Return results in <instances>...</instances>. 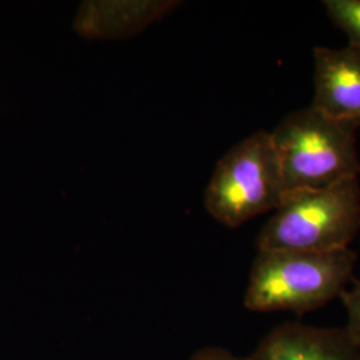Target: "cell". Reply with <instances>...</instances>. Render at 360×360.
Instances as JSON below:
<instances>
[{
    "mask_svg": "<svg viewBox=\"0 0 360 360\" xmlns=\"http://www.w3.org/2000/svg\"><path fill=\"white\" fill-rule=\"evenodd\" d=\"M330 20L348 37V44L360 50V0H324Z\"/></svg>",
    "mask_w": 360,
    "mask_h": 360,
    "instance_id": "8",
    "label": "cell"
},
{
    "mask_svg": "<svg viewBox=\"0 0 360 360\" xmlns=\"http://www.w3.org/2000/svg\"><path fill=\"white\" fill-rule=\"evenodd\" d=\"M190 360H248V358H239L224 348L207 347L195 352Z\"/></svg>",
    "mask_w": 360,
    "mask_h": 360,
    "instance_id": "10",
    "label": "cell"
},
{
    "mask_svg": "<svg viewBox=\"0 0 360 360\" xmlns=\"http://www.w3.org/2000/svg\"><path fill=\"white\" fill-rule=\"evenodd\" d=\"M352 123L309 105L285 116L271 134L287 191L322 190L358 178L360 162Z\"/></svg>",
    "mask_w": 360,
    "mask_h": 360,
    "instance_id": "3",
    "label": "cell"
},
{
    "mask_svg": "<svg viewBox=\"0 0 360 360\" xmlns=\"http://www.w3.org/2000/svg\"><path fill=\"white\" fill-rule=\"evenodd\" d=\"M287 193L270 132L257 131L219 159L205 193L207 212L229 229L281 206Z\"/></svg>",
    "mask_w": 360,
    "mask_h": 360,
    "instance_id": "4",
    "label": "cell"
},
{
    "mask_svg": "<svg viewBox=\"0 0 360 360\" xmlns=\"http://www.w3.org/2000/svg\"><path fill=\"white\" fill-rule=\"evenodd\" d=\"M275 211L257 236V250H345L360 231L359 179L322 190H290Z\"/></svg>",
    "mask_w": 360,
    "mask_h": 360,
    "instance_id": "2",
    "label": "cell"
},
{
    "mask_svg": "<svg viewBox=\"0 0 360 360\" xmlns=\"http://www.w3.org/2000/svg\"><path fill=\"white\" fill-rule=\"evenodd\" d=\"M250 360H360L345 328L285 323L266 335Z\"/></svg>",
    "mask_w": 360,
    "mask_h": 360,
    "instance_id": "7",
    "label": "cell"
},
{
    "mask_svg": "<svg viewBox=\"0 0 360 360\" xmlns=\"http://www.w3.org/2000/svg\"><path fill=\"white\" fill-rule=\"evenodd\" d=\"M247 358H248V356H247ZM248 360H250V358H248Z\"/></svg>",
    "mask_w": 360,
    "mask_h": 360,
    "instance_id": "11",
    "label": "cell"
},
{
    "mask_svg": "<svg viewBox=\"0 0 360 360\" xmlns=\"http://www.w3.org/2000/svg\"><path fill=\"white\" fill-rule=\"evenodd\" d=\"M179 4L176 0H86L77 7L72 30L91 41L135 38Z\"/></svg>",
    "mask_w": 360,
    "mask_h": 360,
    "instance_id": "5",
    "label": "cell"
},
{
    "mask_svg": "<svg viewBox=\"0 0 360 360\" xmlns=\"http://www.w3.org/2000/svg\"><path fill=\"white\" fill-rule=\"evenodd\" d=\"M356 259L349 247L333 252L257 250L245 290V309L299 315L321 309L346 291Z\"/></svg>",
    "mask_w": 360,
    "mask_h": 360,
    "instance_id": "1",
    "label": "cell"
},
{
    "mask_svg": "<svg viewBox=\"0 0 360 360\" xmlns=\"http://www.w3.org/2000/svg\"><path fill=\"white\" fill-rule=\"evenodd\" d=\"M312 107L338 120L360 127V50L316 47Z\"/></svg>",
    "mask_w": 360,
    "mask_h": 360,
    "instance_id": "6",
    "label": "cell"
},
{
    "mask_svg": "<svg viewBox=\"0 0 360 360\" xmlns=\"http://www.w3.org/2000/svg\"><path fill=\"white\" fill-rule=\"evenodd\" d=\"M340 299L347 312L345 327L349 339L360 348V281H356L349 291H345Z\"/></svg>",
    "mask_w": 360,
    "mask_h": 360,
    "instance_id": "9",
    "label": "cell"
}]
</instances>
